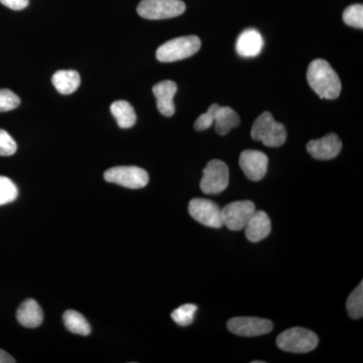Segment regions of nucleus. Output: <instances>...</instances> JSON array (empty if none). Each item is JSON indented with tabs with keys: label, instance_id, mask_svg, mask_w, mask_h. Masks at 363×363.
Returning a JSON list of instances; mask_svg holds the SVG:
<instances>
[{
	"label": "nucleus",
	"instance_id": "nucleus-1",
	"mask_svg": "<svg viewBox=\"0 0 363 363\" xmlns=\"http://www.w3.org/2000/svg\"><path fill=\"white\" fill-rule=\"evenodd\" d=\"M307 79L310 87L322 99L333 100L340 95V79L330 64L323 59L314 60L310 64Z\"/></svg>",
	"mask_w": 363,
	"mask_h": 363
},
{
	"label": "nucleus",
	"instance_id": "nucleus-2",
	"mask_svg": "<svg viewBox=\"0 0 363 363\" xmlns=\"http://www.w3.org/2000/svg\"><path fill=\"white\" fill-rule=\"evenodd\" d=\"M252 138L266 147H279L286 143V130L283 123L274 121L272 113L264 112L253 123Z\"/></svg>",
	"mask_w": 363,
	"mask_h": 363
},
{
	"label": "nucleus",
	"instance_id": "nucleus-3",
	"mask_svg": "<svg viewBox=\"0 0 363 363\" xmlns=\"http://www.w3.org/2000/svg\"><path fill=\"white\" fill-rule=\"evenodd\" d=\"M201 48V40L197 35H185L164 43L157 49V59L162 63L181 61L192 57Z\"/></svg>",
	"mask_w": 363,
	"mask_h": 363
},
{
	"label": "nucleus",
	"instance_id": "nucleus-4",
	"mask_svg": "<svg viewBox=\"0 0 363 363\" xmlns=\"http://www.w3.org/2000/svg\"><path fill=\"white\" fill-rule=\"evenodd\" d=\"M319 343V339L314 332L294 327L279 334L277 338V345L279 350L292 353H307L314 350Z\"/></svg>",
	"mask_w": 363,
	"mask_h": 363
},
{
	"label": "nucleus",
	"instance_id": "nucleus-5",
	"mask_svg": "<svg viewBox=\"0 0 363 363\" xmlns=\"http://www.w3.org/2000/svg\"><path fill=\"white\" fill-rule=\"evenodd\" d=\"M136 11L145 20H167L185 13L186 4L182 0H142Z\"/></svg>",
	"mask_w": 363,
	"mask_h": 363
},
{
	"label": "nucleus",
	"instance_id": "nucleus-6",
	"mask_svg": "<svg viewBox=\"0 0 363 363\" xmlns=\"http://www.w3.org/2000/svg\"><path fill=\"white\" fill-rule=\"evenodd\" d=\"M228 183L229 169L225 162L219 160L208 162L200 183L202 192L207 195L220 194L228 187Z\"/></svg>",
	"mask_w": 363,
	"mask_h": 363
},
{
	"label": "nucleus",
	"instance_id": "nucleus-7",
	"mask_svg": "<svg viewBox=\"0 0 363 363\" xmlns=\"http://www.w3.org/2000/svg\"><path fill=\"white\" fill-rule=\"evenodd\" d=\"M104 179L109 183L128 189H142L150 181L147 172L135 166H121L107 169L104 173Z\"/></svg>",
	"mask_w": 363,
	"mask_h": 363
},
{
	"label": "nucleus",
	"instance_id": "nucleus-8",
	"mask_svg": "<svg viewBox=\"0 0 363 363\" xmlns=\"http://www.w3.org/2000/svg\"><path fill=\"white\" fill-rule=\"evenodd\" d=\"M189 213L196 221L211 228H221L224 225L222 220L221 209L211 200L195 198L189 203Z\"/></svg>",
	"mask_w": 363,
	"mask_h": 363
},
{
	"label": "nucleus",
	"instance_id": "nucleus-9",
	"mask_svg": "<svg viewBox=\"0 0 363 363\" xmlns=\"http://www.w3.org/2000/svg\"><path fill=\"white\" fill-rule=\"evenodd\" d=\"M227 328L233 334L243 337H255L269 333L274 325L269 320L257 317H235L229 320Z\"/></svg>",
	"mask_w": 363,
	"mask_h": 363
},
{
	"label": "nucleus",
	"instance_id": "nucleus-10",
	"mask_svg": "<svg viewBox=\"0 0 363 363\" xmlns=\"http://www.w3.org/2000/svg\"><path fill=\"white\" fill-rule=\"evenodd\" d=\"M255 212V205L252 201L233 202L221 210L222 220L230 230H242Z\"/></svg>",
	"mask_w": 363,
	"mask_h": 363
},
{
	"label": "nucleus",
	"instance_id": "nucleus-11",
	"mask_svg": "<svg viewBox=\"0 0 363 363\" xmlns=\"http://www.w3.org/2000/svg\"><path fill=\"white\" fill-rule=\"evenodd\" d=\"M240 164L250 180L257 182L266 176L269 157L259 150H247L241 152Z\"/></svg>",
	"mask_w": 363,
	"mask_h": 363
},
{
	"label": "nucleus",
	"instance_id": "nucleus-12",
	"mask_svg": "<svg viewBox=\"0 0 363 363\" xmlns=\"http://www.w3.org/2000/svg\"><path fill=\"white\" fill-rule=\"evenodd\" d=\"M342 149V142L335 133H329L319 140H310L307 150L314 159L327 161L338 156Z\"/></svg>",
	"mask_w": 363,
	"mask_h": 363
},
{
	"label": "nucleus",
	"instance_id": "nucleus-13",
	"mask_svg": "<svg viewBox=\"0 0 363 363\" xmlns=\"http://www.w3.org/2000/svg\"><path fill=\"white\" fill-rule=\"evenodd\" d=\"M178 90L177 84L173 81L166 80L157 83L152 87V92L157 98V106L162 116L171 117L175 113L174 97Z\"/></svg>",
	"mask_w": 363,
	"mask_h": 363
},
{
	"label": "nucleus",
	"instance_id": "nucleus-14",
	"mask_svg": "<svg viewBox=\"0 0 363 363\" xmlns=\"http://www.w3.org/2000/svg\"><path fill=\"white\" fill-rule=\"evenodd\" d=\"M264 48V39L259 30L248 28L245 30L236 43V52L243 58H253L259 56Z\"/></svg>",
	"mask_w": 363,
	"mask_h": 363
},
{
	"label": "nucleus",
	"instance_id": "nucleus-15",
	"mask_svg": "<svg viewBox=\"0 0 363 363\" xmlns=\"http://www.w3.org/2000/svg\"><path fill=\"white\" fill-rule=\"evenodd\" d=\"M243 229L248 240L252 242H259L267 238L271 233V219L266 212L255 211Z\"/></svg>",
	"mask_w": 363,
	"mask_h": 363
},
{
	"label": "nucleus",
	"instance_id": "nucleus-16",
	"mask_svg": "<svg viewBox=\"0 0 363 363\" xmlns=\"http://www.w3.org/2000/svg\"><path fill=\"white\" fill-rule=\"evenodd\" d=\"M16 319L21 326L26 328H37L44 321L42 308L33 298L23 301L16 311Z\"/></svg>",
	"mask_w": 363,
	"mask_h": 363
},
{
	"label": "nucleus",
	"instance_id": "nucleus-17",
	"mask_svg": "<svg viewBox=\"0 0 363 363\" xmlns=\"http://www.w3.org/2000/svg\"><path fill=\"white\" fill-rule=\"evenodd\" d=\"M215 130L218 135H226L240 124V116L228 106H217L214 113Z\"/></svg>",
	"mask_w": 363,
	"mask_h": 363
},
{
	"label": "nucleus",
	"instance_id": "nucleus-18",
	"mask_svg": "<svg viewBox=\"0 0 363 363\" xmlns=\"http://www.w3.org/2000/svg\"><path fill=\"white\" fill-rule=\"evenodd\" d=\"M52 82L59 93L69 95L78 89L81 84V78L77 71L61 70L52 75Z\"/></svg>",
	"mask_w": 363,
	"mask_h": 363
},
{
	"label": "nucleus",
	"instance_id": "nucleus-19",
	"mask_svg": "<svg viewBox=\"0 0 363 363\" xmlns=\"http://www.w3.org/2000/svg\"><path fill=\"white\" fill-rule=\"evenodd\" d=\"M112 116L116 117L119 128H130L136 123V114L133 105L125 100H118L113 102L111 106Z\"/></svg>",
	"mask_w": 363,
	"mask_h": 363
},
{
	"label": "nucleus",
	"instance_id": "nucleus-20",
	"mask_svg": "<svg viewBox=\"0 0 363 363\" xmlns=\"http://www.w3.org/2000/svg\"><path fill=\"white\" fill-rule=\"evenodd\" d=\"M64 324L69 331L78 335L87 336L91 333V326L83 315L74 310L64 313Z\"/></svg>",
	"mask_w": 363,
	"mask_h": 363
},
{
	"label": "nucleus",
	"instance_id": "nucleus-21",
	"mask_svg": "<svg viewBox=\"0 0 363 363\" xmlns=\"http://www.w3.org/2000/svg\"><path fill=\"white\" fill-rule=\"evenodd\" d=\"M348 315L352 319H360L363 316V283L350 294L346 303Z\"/></svg>",
	"mask_w": 363,
	"mask_h": 363
},
{
	"label": "nucleus",
	"instance_id": "nucleus-22",
	"mask_svg": "<svg viewBox=\"0 0 363 363\" xmlns=\"http://www.w3.org/2000/svg\"><path fill=\"white\" fill-rule=\"evenodd\" d=\"M198 307L194 304H186L181 306L178 309L174 310L172 313V319L180 326H189L194 321L195 313Z\"/></svg>",
	"mask_w": 363,
	"mask_h": 363
},
{
	"label": "nucleus",
	"instance_id": "nucleus-23",
	"mask_svg": "<svg viewBox=\"0 0 363 363\" xmlns=\"http://www.w3.org/2000/svg\"><path fill=\"white\" fill-rule=\"evenodd\" d=\"M18 195L16 184L11 179L0 176V206L13 202Z\"/></svg>",
	"mask_w": 363,
	"mask_h": 363
},
{
	"label": "nucleus",
	"instance_id": "nucleus-24",
	"mask_svg": "<svg viewBox=\"0 0 363 363\" xmlns=\"http://www.w3.org/2000/svg\"><path fill=\"white\" fill-rule=\"evenodd\" d=\"M343 21L346 25L353 28H363V6L362 4H353L344 11Z\"/></svg>",
	"mask_w": 363,
	"mask_h": 363
},
{
	"label": "nucleus",
	"instance_id": "nucleus-25",
	"mask_svg": "<svg viewBox=\"0 0 363 363\" xmlns=\"http://www.w3.org/2000/svg\"><path fill=\"white\" fill-rule=\"evenodd\" d=\"M21 98L9 89L0 90V112H7L18 108Z\"/></svg>",
	"mask_w": 363,
	"mask_h": 363
},
{
	"label": "nucleus",
	"instance_id": "nucleus-26",
	"mask_svg": "<svg viewBox=\"0 0 363 363\" xmlns=\"http://www.w3.org/2000/svg\"><path fill=\"white\" fill-rule=\"evenodd\" d=\"M18 145L14 142L13 136L7 131L0 130V156L9 157L16 154Z\"/></svg>",
	"mask_w": 363,
	"mask_h": 363
},
{
	"label": "nucleus",
	"instance_id": "nucleus-27",
	"mask_svg": "<svg viewBox=\"0 0 363 363\" xmlns=\"http://www.w3.org/2000/svg\"><path fill=\"white\" fill-rule=\"evenodd\" d=\"M218 104H212L209 107L206 113H203L202 116L198 117L197 121H195V130L197 131H202L208 130L210 126L213 125L214 123V113L216 111Z\"/></svg>",
	"mask_w": 363,
	"mask_h": 363
},
{
	"label": "nucleus",
	"instance_id": "nucleus-28",
	"mask_svg": "<svg viewBox=\"0 0 363 363\" xmlns=\"http://www.w3.org/2000/svg\"><path fill=\"white\" fill-rule=\"evenodd\" d=\"M0 4L13 11H23L28 7L30 0H0Z\"/></svg>",
	"mask_w": 363,
	"mask_h": 363
},
{
	"label": "nucleus",
	"instance_id": "nucleus-29",
	"mask_svg": "<svg viewBox=\"0 0 363 363\" xmlns=\"http://www.w3.org/2000/svg\"><path fill=\"white\" fill-rule=\"evenodd\" d=\"M16 360L6 351L0 350V363H14Z\"/></svg>",
	"mask_w": 363,
	"mask_h": 363
}]
</instances>
